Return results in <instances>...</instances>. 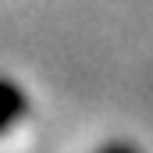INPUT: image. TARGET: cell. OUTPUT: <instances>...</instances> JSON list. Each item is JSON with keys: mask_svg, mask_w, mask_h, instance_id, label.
I'll return each mask as SVG.
<instances>
[{"mask_svg": "<svg viewBox=\"0 0 153 153\" xmlns=\"http://www.w3.org/2000/svg\"><path fill=\"white\" fill-rule=\"evenodd\" d=\"M32 114V93L22 78L0 71V139L18 132Z\"/></svg>", "mask_w": 153, "mask_h": 153, "instance_id": "obj_1", "label": "cell"}, {"mask_svg": "<svg viewBox=\"0 0 153 153\" xmlns=\"http://www.w3.org/2000/svg\"><path fill=\"white\" fill-rule=\"evenodd\" d=\"M93 153H146L135 139H125V135H114V139H103Z\"/></svg>", "mask_w": 153, "mask_h": 153, "instance_id": "obj_2", "label": "cell"}]
</instances>
